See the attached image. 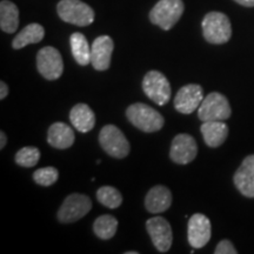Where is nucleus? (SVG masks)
Masks as SVG:
<instances>
[{
  "label": "nucleus",
  "mask_w": 254,
  "mask_h": 254,
  "mask_svg": "<svg viewBox=\"0 0 254 254\" xmlns=\"http://www.w3.org/2000/svg\"><path fill=\"white\" fill-rule=\"evenodd\" d=\"M126 117L133 126L145 133L160 131L165 124L164 117L157 110L142 103H135L127 107Z\"/></svg>",
  "instance_id": "1"
},
{
  "label": "nucleus",
  "mask_w": 254,
  "mask_h": 254,
  "mask_svg": "<svg viewBox=\"0 0 254 254\" xmlns=\"http://www.w3.org/2000/svg\"><path fill=\"white\" fill-rule=\"evenodd\" d=\"M57 12L63 21L80 27L91 25L95 18L93 8L81 0H60Z\"/></svg>",
  "instance_id": "2"
},
{
  "label": "nucleus",
  "mask_w": 254,
  "mask_h": 254,
  "mask_svg": "<svg viewBox=\"0 0 254 254\" xmlns=\"http://www.w3.org/2000/svg\"><path fill=\"white\" fill-rule=\"evenodd\" d=\"M202 33L209 44L221 45L226 44L232 37L231 21L221 12H209L202 19Z\"/></svg>",
  "instance_id": "3"
},
{
  "label": "nucleus",
  "mask_w": 254,
  "mask_h": 254,
  "mask_svg": "<svg viewBox=\"0 0 254 254\" xmlns=\"http://www.w3.org/2000/svg\"><path fill=\"white\" fill-rule=\"evenodd\" d=\"M185 9L183 0H159L150 12V20L164 31H170L180 20Z\"/></svg>",
  "instance_id": "4"
},
{
  "label": "nucleus",
  "mask_w": 254,
  "mask_h": 254,
  "mask_svg": "<svg viewBox=\"0 0 254 254\" xmlns=\"http://www.w3.org/2000/svg\"><path fill=\"white\" fill-rule=\"evenodd\" d=\"M232 110L227 98L219 92H212L204 98L198 109V118L204 122L212 120H227L231 117Z\"/></svg>",
  "instance_id": "5"
},
{
  "label": "nucleus",
  "mask_w": 254,
  "mask_h": 254,
  "mask_svg": "<svg viewBox=\"0 0 254 254\" xmlns=\"http://www.w3.org/2000/svg\"><path fill=\"white\" fill-rule=\"evenodd\" d=\"M142 90L148 99L159 106H164L171 99L172 90L171 84L161 72L150 71L146 73L142 80Z\"/></svg>",
  "instance_id": "6"
},
{
  "label": "nucleus",
  "mask_w": 254,
  "mask_h": 254,
  "mask_svg": "<svg viewBox=\"0 0 254 254\" xmlns=\"http://www.w3.org/2000/svg\"><path fill=\"white\" fill-rule=\"evenodd\" d=\"M99 142L103 150L113 158L123 159L129 153V142L117 126L106 125L99 133Z\"/></svg>",
  "instance_id": "7"
},
{
  "label": "nucleus",
  "mask_w": 254,
  "mask_h": 254,
  "mask_svg": "<svg viewBox=\"0 0 254 254\" xmlns=\"http://www.w3.org/2000/svg\"><path fill=\"white\" fill-rule=\"evenodd\" d=\"M92 208V201L87 195L73 193L64 200L58 211V220L64 224L75 222L84 218Z\"/></svg>",
  "instance_id": "8"
},
{
  "label": "nucleus",
  "mask_w": 254,
  "mask_h": 254,
  "mask_svg": "<svg viewBox=\"0 0 254 254\" xmlns=\"http://www.w3.org/2000/svg\"><path fill=\"white\" fill-rule=\"evenodd\" d=\"M37 68L46 80H57L63 75L64 62L56 47H43L37 55Z\"/></svg>",
  "instance_id": "9"
},
{
  "label": "nucleus",
  "mask_w": 254,
  "mask_h": 254,
  "mask_svg": "<svg viewBox=\"0 0 254 254\" xmlns=\"http://www.w3.org/2000/svg\"><path fill=\"white\" fill-rule=\"evenodd\" d=\"M146 230L151 237L152 243L160 253H166L173 243L172 227L163 217H154L146 222Z\"/></svg>",
  "instance_id": "10"
},
{
  "label": "nucleus",
  "mask_w": 254,
  "mask_h": 254,
  "mask_svg": "<svg viewBox=\"0 0 254 254\" xmlns=\"http://www.w3.org/2000/svg\"><path fill=\"white\" fill-rule=\"evenodd\" d=\"M211 221L206 215L195 213L190 218L187 225V238L193 249H202L211 240Z\"/></svg>",
  "instance_id": "11"
},
{
  "label": "nucleus",
  "mask_w": 254,
  "mask_h": 254,
  "mask_svg": "<svg viewBox=\"0 0 254 254\" xmlns=\"http://www.w3.org/2000/svg\"><path fill=\"white\" fill-rule=\"evenodd\" d=\"M196 154H198V146L192 135L183 133L174 136L170 151V158L173 163L187 165L194 160Z\"/></svg>",
  "instance_id": "12"
},
{
  "label": "nucleus",
  "mask_w": 254,
  "mask_h": 254,
  "mask_svg": "<svg viewBox=\"0 0 254 254\" xmlns=\"http://www.w3.org/2000/svg\"><path fill=\"white\" fill-rule=\"evenodd\" d=\"M204 100V90L198 84L185 85L174 98V109L183 114H190L199 109Z\"/></svg>",
  "instance_id": "13"
},
{
  "label": "nucleus",
  "mask_w": 254,
  "mask_h": 254,
  "mask_svg": "<svg viewBox=\"0 0 254 254\" xmlns=\"http://www.w3.org/2000/svg\"><path fill=\"white\" fill-rule=\"evenodd\" d=\"M114 43L109 36H100L91 46V64L97 71H106L111 66Z\"/></svg>",
  "instance_id": "14"
},
{
  "label": "nucleus",
  "mask_w": 254,
  "mask_h": 254,
  "mask_svg": "<svg viewBox=\"0 0 254 254\" xmlns=\"http://www.w3.org/2000/svg\"><path fill=\"white\" fill-rule=\"evenodd\" d=\"M233 182L241 194L254 198V154L244 159L234 174Z\"/></svg>",
  "instance_id": "15"
},
{
  "label": "nucleus",
  "mask_w": 254,
  "mask_h": 254,
  "mask_svg": "<svg viewBox=\"0 0 254 254\" xmlns=\"http://www.w3.org/2000/svg\"><path fill=\"white\" fill-rule=\"evenodd\" d=\"M172 205V193L166 186L157 185L148 190L145 198V207L150 213H163Z\"/></svg>",
  "instance_id": "16"
},
{
  "label": "nucleus",
  "mask_w": 254,
  "mask_h": 254,
  "mask_svg": "<svg viewBox=\"0 0 254 254\" xmlns=\"http://www.w3.org/2000/svg\"><path fill=\"white\" fill-rule=\"evenodd\" d=\"M200 131L204 136V141L208 147H219L224 144L228 136V126L222 120L204 122Z\"/></svg>",
  "instance_id": "17"
},
{
  "label": "nucleus",
  "mask_w": 254,
  "mask_h": 254,
  "mask_svg": "<svg viewBox=\"0 0 254 254\" xmlns=\"http://www.w3.org/2000/svg\"><path fill=\"white\" fill-rule=\"evenodd\" d=\"M74 131L64 123H55L51 125L47 133V142L58 150H66L74 144Z\"/></svg>",
  "instance_id": "18"
},
{
  "label": "nucleus",
  "mask_w": 254,
  "mask_h": 254,
  "mask_svg": "<svg viewBox=\"0 0 254 254\" xmlns=\"http://www.w3.org/2000/svg\"><path fill=\"white\" fill-rule=\"evenodd\" d=\"M72 126L81 133H87L94 128L95 114L88 105L77 104L69 112Z\"/></svg>",
  "instance_id": "19"
},
{
  "label": "nucleus",
  "mask_w": 254,
  "mask_h": 254,
  "mask_svg": "<svg viewBox=\"0 0 254 254\" xmlns=\"http://www.w3.org/2000/svg\"><path fill=\"white\" fill-rule=\"evenodd\" d=\"M45 37V30L40 24L33 23L24 27L12 41V47L14 50H20L31 44H38Z\"/></svg>",
  "instance_id": "20"
},
{
  "label": "nucleus",
  "mask_w": 254,
  "mask_h": 254,
  "mask_svg": "<svg viewBox=\"0 0 254 254\" xmlns=\"http://www.w3.org/2000/svg\"><path fill=\"white\" fill-rule=\"evenodd\" d=\"M19 26V9L14 2L2 0L0 2V27L6 33H14Z\"/></svg>",
  "instance_id": "21"
},
{
  "label": "nucleus",
  "mask_w": 254,
  "mask_h": 254,
  "mask_svg": "<svg viewBox=\"0 0 254 254\" xmlns=\"http://www.w3.org/2000/svg\"><path fill=\"white\" fill-rule=\"evenodd\" d=\"M69 45L73 58L79 65L86 66L91 63V49L86 37L82 33L75 32L69 38Z\"/></svg>",
  "instance_id": "22"
},
{
  "label": "nucleus",
  "mask_w": 254,
  "mask_h": 254,
  "mask_svg": "<svg viewBox=\"0 0 254 254\" xmlns=\"http://www.w3.org/2000/svg\"><path fill=\"white\" fill-rule=\"evenodd\" d=\"M118 230V220L110 214L100 215L93 224L94 234L101 240H109L116 236Z\"/></svg>",
  "instance_id": "23"
},
{
  "label": "nucleus",
  "mask_w": 254,
  "mask_h": 254,
  "mask_svg": "<svg viewBox=\"0 0 254 254\" xmlns=\"http://www.w3.org/2000/svg\"><path fill=\"white\" fill-rule=\"evenodd\" d=\"M97 199L105 207L114 209L123 204V195L112 186H103L97 190Z\"/></svg>",
  "instance_id": "24"
},
{
  "label": "nucleus",
  "mask_w": 254,
  "mask_h": 254,
  "mask_svg": "<svg viewBox=\"0 0 254 254\" xmlns=\"http://www.w3.org/2000/svg\"><path fill=\"white\" fill-rule=\"evenodd\" d=\"M40 159L39 148L33 147V146H26V147L20 148L15 154L14 160L17 165L21 167H33L36 166Z\"/></svg>",
  "instance_id": "25"
},
{
  "label": "nucleus",
  "mask_w": 254,
  "mask_h": 254,
  "mask_svg": "<svg viewBox=\"0 0 254 254\" xmlns=\"http://www.w3.org/2000/svg\"><path fill=\"white\" fill-rule=\"evenodd\" d=\"M59 178V172L56 167L47 166L43 167L37 170L36 172L33 173V180L36 182L38 185L40 186H52L53 184L57 183Z\"/></svg>",
  "instance_id": "26"
},
{
  "label": "nucleus",
  "mask_w": 254,
  "mask_h": 254,
  "mask_svg": "<svg viewBox=\"0 0 254 254\" xmlns=\"http://www.w3.org/2000/svg\"><path fill=\"white\" fill-rule=\"evenodd\" d=\"M215 254H237V250L234 249L233 244L230 240H221L214 250Z\"/></svg>",
  "instance_id": "27"
},
{
  "label": "nucleus",
  "mask_w": 254,
  "mask_h": 254,
  "mask_svg": "<svg viewBox=\"0 0 254 254\" xmlns=\"http://www.w3.org/2000/svg\"><path fill=\"white\" fill-rule=\"evenodd\" d=\"M8 94V86L4 81H0V99H5Z\"/></svg>",
  "instance_id": "28"
},
{
  "label": "nucleus",
  "mask_w": 254,
  "mask_h": 254,
  "mask_svg": "<svg viewBox=\"0 0 254 254\" xmlns=\"http://www.w3.org/2000/svg\"><path fill=\"white\" fill-rule=\"evenodd\" d=\"M234 1L245 7H254V0H234Z\"/></svg>",
  "instance_id": "29"
},
{
  "label": "nucleus",
  "mask_w": 254,
  "mask_h": 254,
  "mask_svg": "<svg viewBox=\"0 0 254 254\" xmlns=\"http://www.w3.org/2000/svg\"><path fill=\"white\" fill-rule=\"evenodd\" d=\"M6 141H7V138H6V134L4 133V131L0 132V150L5 147Z\"/></svg>",
  "instance_id": "30"
},
{
  "label": "nucleus",
  "mask_w": 254,
  "mask_h": 254,
  "mask_svg": "<svg viewBox=\"0 0 254 254\" xmlns=\"http://www.w3.org/2000/svg\"><path fill=\"white\" fill-rule=\"evenodd\" d=\"M125 254H138L136 251H131V252H125Z\"/></svg>",
  "instance_id": "31"
}]
</instances>
